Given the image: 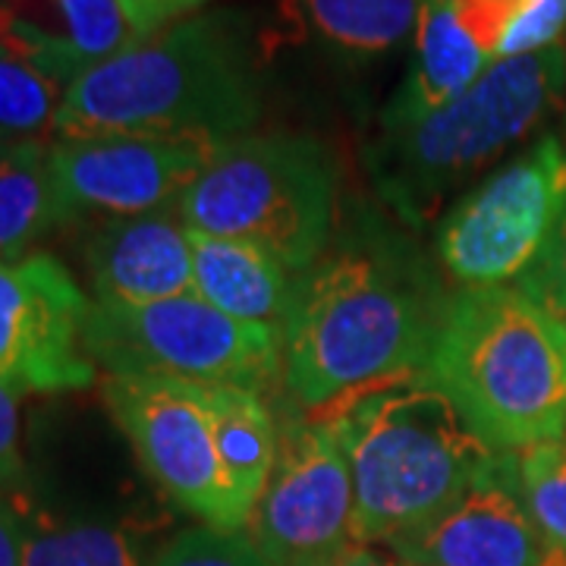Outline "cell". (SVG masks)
I'll use <instances>...</instances> for the list:
<instances>
[{
  "mask_svg": "<svg viewBox=\"0 0 566 566\" xmlns=\"http://www.w3.org/2000/svg\"><path fill=\"white\" fill-rule=\"evenodd\" d=\"M422 0H281L286 25L337 61L371 63L416 35Z\"/></svg>",
  "mask_w": 566,
  "mask_h": 566,
  "instance_id": "17",
  "label": "cell"
},
{
  "mask_svg": "<svg viewBox=\"0 0 566 566\" xmlns=\"http://www.w3.org/2000/svg\"><path fill=\"white\" fill-rule=\"evenodd\" d=\"M148 566H268L243 528L199 526L180 532Z\"/></svg>",
  "mask_w": 566,
  "mask_h": 566,
  "instance_id": "23",
  "label": "cell"
},
{
  "mask_svg": "<svg viewBox=\"0 0 566 566\" xmlns=\"http://www.w3.org/2000/svg\"><path fill=\"white\" fill-rule=\"evenodd\" d=\"M334 566H416L406 560L403 554H397L390 545H368V542H356L346 551L344 557Z\"/></svg>",
  "mask_w": 566,
  "mask_h": 566,
  "instance_id": "30",
  "label": "cell"
},
{
  "mask_svg": "<svg viewBox=\"0 0 566 566\" xmlns=\"http://www.w3.org/2000/svg\"><path fill=\"white\" fill-rule=\"evenodd\" d=\"M10 145H13V142H7V139H3V136H0V155H3V151H7Z\"/></svg>",
  "mask_w": 566,
  "mask_h": 566,
  "instance_id": "31",
  "label": "cell"
},
{
  "mask_svg": "<svg viewBox=\"0 0 566 566\" xmlns=\"http://www.w3.org/2000/svg\"><path fill=\"white\" fill-rule=\"evenodd\" d=\"M337 186V161L324 142L249 133L223 142L177 208L189 230L262 245L296 277L331 243Z\"/></svg>",
  "mask_w": 566,
  "mask_h": 566,
  "instance_id": "6",
  "label": "cell"
},
{
  "mask_svg": "<svg viewBox=\"0 0 566 566\" xmlns=\"http://www.w3.org/2000/svg\"><path fill=\"white\" fill-rule=\"evenodd\" d=\"M387 545L416 566H554L564 560L528 513L516 453H501L453 504Z\"/></svg>",
  "mask_w": 566,
  "mask_h": 566,
  "instance_id": "13",
  "label": "cell"
},
{
  "mask_svg": "<svg viewBox=\"0 0 566 566\" xmlns=\"http://www.w3.org/2000/svg\"><path fill=\"white\" fill-rule=\"evenodd\" d=\"M196 296L245 324L281 334L293 293V274L262 245L189 230Z\"/></svg>",
  "mask_w": 566,
  "mask_h": 566,
  "instance_id": "16",
  "label": "cell"
},
{
  "mask_svg": "<svg viewBox=\"0 0 566 566\" xmlns=\"http://www.w3.org/2000/svg\"><path fill=\"white\" fill-rule=\"evenodd\" d=\"M262 61L240 13H196L92 66L63 92L54 136H205L233 142L262 120Z\"/></svg>",
  "mask_w": 566,
  "mask_h": 566,
  "instance_id": "2",
  "label": "cell"
},
{
  "mask_svg": "<svg viewBox=\"0 0 566 566\" xmlns=\"http://www.w3.org/2000/svg\"><path fill=\"white\" fill-rule=\"evenodd\" d=\"M488 66L491 61L457 20L453 0H422L416 25V54L403 85L381 111V126L422 120L424 114L460 98Z\"/></svg>",
  "mask_w": 566,
  "mask_h": 566,
  "instance_id": "15",
  "label": "cell"
},
{
  "mask_svg": "<svg viewBox=\"0 0 566 566\" xmlns=\"http://www.w3.org/2000/svg\"><path fill=\"white\" fill-rule=\"evenodd\" d=\"M554 566H566V560H560V564H554Z\"/></svg>",
  "mask_w": 566,
  "mask_h": 566,
  "instance_id": "32",
  "label": "cell"
},
{
  "mask_svg": "<svg viewBox=\"0 0 566 566\" xmlns=\"http://www.w3.org/2000/svg\"><path fill=\"white\" fill-rule=\"evenodd\" d=\"M126 20L136 25L142 39L155 35L174 22L189 20L202 10L208 0H117Z\"/></svg>",
  "mask_w": 566,
  "mask_h": 566,
  "instance_id": "27",
  "label": "cell"
},
{
  "mask_svg": "<svg viewBox=\"0 0 566 566\" xmlns=\"http://www.w3.org/2000/svg\"><path fill=\"white\" fill-rule=\"evenodd\" d=\"M63 85L0 44V136L7 142L44 139L61 114Z\"/></svg>",
  "mask_w": 566,
  "mask_h": 566,
  "instance_id": "21",
  "label": "cell"
},
{
  "mask_svg": "<svg viewBox=\"0 0 566 566\" xmlns=\"http://www.w3.org/2000/svg\"><path fill=\"white\" fill-rule=\"evenodd\" d=\"M22 542H25V520L0 488V566H22Z\"/></svg>",
  "mask_w": 566,
  "mask_h": 566,
  "instance_id": "29",
  "label": "cell"
},
{
  "mask_svg": "<svg viewBox=\"0 0 566 566\" xmlns=\"http://www.w3.org/2000/svg\"><path fill=\"white\" fill-rule=\"evenodd\" d=\"M20 394L0 381V488L13 485L22 475L20 453Z\"/></svg>",
  "mask_w": 566,
  "mask_h": 566,
  "instance_id": "28",
  "label": "cell"
},
{
  "mask_svg": "<svg viewBox=\"0 0 566 566\" xmlns=\"http://www.w3.org/2000/svg\"><path fill=\"white\" fill-rule=\"evenodd\" d=\"M419 249L394 233H353L303 274L281 324V381L305 409L424 371L447 308Z\"/></svg>",
  "mask_w": 566,
  "mask_h": 566,
  "instance_id": "1",
  "label": "cell"
},
{
  "mask_svg": "<svg viewBox=\"0 0 566 566\" xmlns=\"http://www.w3.org/2000/svg\"><path fill=\"white\" fill-rule=\"evenodd\" d=\"M566 29V0H523L516 20L497 51V61L523 57L557 44Z\"/></svg>",
  "mask_w": 566,
  "mask_h": 566,
  "instance_id": "25",
  "label": "cell"
},
{
  "mask_svg": "<svg viewBox=\"0 0 566 566\" xmlns=\"http://www.w3.org/2000/svg\"><path fill=\"white\" fill-rule=\"evenodd\" d=\"M104 403L164 494L205 526L245 528L221 472L205 387L174 378L107 375Z\"/></svg>",
  "mask_w": 566,
  "mask_h": 566,
  "instance_id": "10",
  "label": "cell"
},
{
  "mask_svg": "<svg viewBox=\"0 0 566 566\" xmlns=\"http://www.w3.org/2000/svg\"><path fill=\"white\" fill-rule=\"evenodd\" d=\"M322 419L353 472L356 538L368 545H387L428 523L501 457L428 371L349 390Z\"/></svg>",
  "mask_w": 566,
  "mask_h": 566,
  "instance_id": "3",
  "label": "cell"
},
{
  "mask_svg": "<svg viewBox=\"0 0 566 566\" xmlns=\"http://www.w3.org/2000/svg\"><path fill=\"white\" fill-rule=\"evenodd\" d=\"M223 142L205 136L102 133L51 142V174L70 223L111 221L180 205Z\"/></svg>",
  "mask_w": 566,
  "mask_h": 566,
  "instance_id": "11",
  "label": "cell"
},
{
  "mask_svg": "<svg viewBox=\"0 0 566 566\" xmlns=\"http://www.w3.org/2000/svg\"><path fill=\"white\" fill-rule=\"evenodd\" d=\"M249 535L268 566H334L359 542L353 472L322 416L283 424Z\"/></svg>",
  "mask_w": 566,
  "mask_h": 566,
  "instance_id": "9",
  "label": "cell"
},
{
  "mask_svg": "<svg viewBox=\"0 0 566 566\" xmlns=\"http://www.w3.org/2000/svg\"><path fill=\"white\" fill-rule=\"evenodd\" d=\"M520 485L538 532L566 560V431L520 453Z\"/></svg>",
  "mask_w": 566,
  "mask_h": 566,
  "instance_id": "22",
  "label": "cell"
},
{
  "mask_svg": "<svg viewBox=\"0 0 566 566\" xmlns=\"http://www.w3.org/2000/svg\"><path fill=\"white\" fill-rule=\"evenodd\" d=\"M564 95L560 41L535 54L494 61L460 98L422 120L381 126L365 148V170L400 221L422 227L463 182L538 129Z\"/></svg>",
  "mask_w": 566,
  "mask_h": 566,
  "instance_id": "5",
  "label": "cell"
},
{
  "mask_svg": "<svg viewBox=\"0 0 566 566\" xmlns=\"http://www.w3.org/2000/svg\"><path fill=\"white\" fill-rule=\"evenodd\" d=\"M523 0H453V13L465 29V35L479 44L488 61H497L510 25L516 20Z\"/></svg>",
  "mask_w": 566,
  "mask_h": 566,
  "instance_id": "26",
  "label": "cell"
},
{
  "mask_svg": "<svg viewBox=\"0 0 566 566\" xmlns=\"http://www.w3.org/2000/svg\"><path fill=\"white\" fill-rule=\"evenodd\" d=\"M566 211V145L545 136L453 205L438 259L463 286H504L542 252Z\"/></svg>",
  "mask_w": 566,
  "mask_h": 566,
  "instance_id": "8",
  "label": "cell"
},
{
  "mask_svg": "<svg viewBox=\"0 0 566 566\" xmlns=\"http://www.w3.org/2000/svg\"><path fill=\"white\" fill-rule=\"evenodd\" d=\"M85 353L107 375L268 390L281 375V334L223 315L186 293L148 305L92 303Z\"/></svg>",
  "mask_w": 566,
  "mask_h": 566,
  "instance_id": "7",
  "label": "cell"
},
{
  "mask_svg": "<svg viewBox=\"0 0 566 566\" xmlns=\"http://www.w3.org/2000/svg\"><path fill=\"white\" fill-rule=\"evenodd\" d=\"M88 296L54 255L0 264V381L17 394H66L95 381L85 353Z\"/></svg>",
  "mask_w": 566,
  "mask_h": 566,
  "instance_id": "12",
  "label": "cell"
},
{
  "mask_svg": "<svg viewBox=\"0 0 566 566\" xmlns=\"http://www.w3.org/2000/svg\"><path fill=\"white\" fill-rule=\"evenodd\" d=\"M202 387L227 491L249 526V516L277 463L281 431L259 390L230 385Z\"/></svg>",
  "mask_w": 566,
  "mask_h": 566,
  "instance_id": "18",
  "label": "cell"
},
{
  "mask_svg": "<svg viewBox=\"0 0 566 566\" xmlns=\"http://www.w3.org/2000/svg\"><path fill=\"white\" fill-rule=\"evenodd\" d=\"M22 566H142V538L104 523H35L25 526Z\"/></svg>",
  "mask_w": 566,
  "mask_h": 566,
  "instance_id": "20",
  "label": "cell"
},
{
  "mask_svg": "<svg viewBox=\"0 0 566 566\" xmlns=\"http://www.w3.org/2000/svg\"><path fill=\"white\" fill-rule=\"evenodd\" d=\"M516 290L547 308L554 318L566 322V211L551 230L542 252L516 277Z\"/></svg>",
  "mask_w": 566,
  "mask_h": 566,
  "instance_id": "24",
  "label": "cell"
},
{
  "mask_svg": "<svg viewBox=\"0 0 566 566\" xmlns=\"http://www.w3.org/2000/svg\"><path fill=\"white\" fill-rule=\"evenodd\" d=\"M424 371L501 453L566 431V322L516 286L453 293Z\"/></svg>",
  "mask_w": 566,
  "mask_h": 566,
  "instance_id": "4",
  "label": "cell"
},
{
  "mask_svg": "<svg viewBox=\"0 0 566 566\" xmlns=\"http://www.w3.org/2000/svg\"><path fill=\"white\" fill-rule=\"evenodd\" d=\"M85 274L95 293L92 303L148 305L196 293L192 243L180 208L98 227L85 245Z\"/></svg>",
  "mask_w": 566,
  "mask_h": 566,
  "instance_id": "14",
  "label": "cell"
},
{
  "mask_svg": "<svg viewBox=\"0 0 566 566\" xmlns=\"http://www.w3.org/2000/svg\"><path fill=\"white\" fill-rule=\"evenodd\" d=\"M70 223L51 174V142H17L0 155V264L20 262L32 245Z\"/></svg>",
  "mask_w": 566,
  "mask_h": 566,
  "instance_id": "19",
  "label": "cell"
}]
</instances>
